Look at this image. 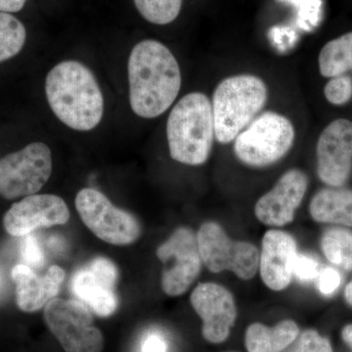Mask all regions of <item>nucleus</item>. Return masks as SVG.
Returning <instances> with one entry per match:
<instances>
[{
  "label": "nucleus",
  "mask_w": 352,
  "mask_h": 352,
  "mask_svg": "<svg viewBox=\"0 0 352 352\" xmlns=\"http://www.w3.org/2000/svg\"><path fill=\"white\" fill-rule=\"evenodd\" d=\"M129 102L138 117L154 119L170 109L182 88L177 60L164 44L147 39L129 59Z\"/></svg>",
  "instance_id": "1"
},
{
  "label": "nucleus",
  "mask_w": 352,
  "mask_h": 352,
  "mask_svg": "<svg viewBox=\"0 0 352 352\" xmlns=\"http://www.w3.org/2000/svg\"><path fill=\"white\" fill-rule=\"evenodd\" d=\"M45 94L52 112L69 129L91 131L101 122L103 94L92 72L80 62H61L51 69Z\"/></svg>",
  "instance_id": "2"
},
{
  "label": "nucleus",
  "mask_w": 352,
  "mask_h": 352,
  "mask_svg": "<svg viewBox=\"0 0 352 352\" xmlns=\"http://www.w3.org/2000/svg\"><path fill=\"white\" fill-rule=\"evenodd\" d=\"M171 159L187 166L208 161L215 138L212 102L207 95L192 92L173 107L166 124Z\"/></svg>",
  "instance_id": "3"
},
{
  "label": "nucleus",
  "mask_w": 352,
  "mask_h": 352,
  "mask_svg": "<svg viewBox=\"0 0 352 352\" xmlns=\"http://www.w3.org/2000/svg\"><path fill=\"white\" fill-rule=\"evenodd\" d=\"M267 98V87L258 76L237 75L222 80L212 102L215 139L221 144L233 142L258 117Z\"/></svg>",
  "instance_id": "4"
},
{
  "label": "nucleus",
  "mask_w": 352,
  "mask_h": 352,
  "mask_svg": "<svg viewBox=\"0 0 352 352\" xmlns=\"http://www.w3.org/2000/svg\"><path fill=\"white\" fill-rule=\"evenodd\" d=\"M296 131L288 118L276 112L258 115L234 140V153L251 168L272 166L283 159L295 142Z\"/></svg>",
  "instance_id": "5"
},
{
  "label": "nucleus",
  "mask_w": 352,
  "mask_h": 352,
  "mask_svg": "<svg viewBox=\"0 0 352 352\" xmlns=\"http://www.w3.org/2000/svg\"><path fill=\"white\" fill-rule=\"evenodd\" d=\"M197 235L201 261L210 272L230 271L242 280H251L258 271L259 251L252 243L234 241L223 227L205 222Z\"/></svg>",
  "instance_id": "6"
},
{
  "label": "nucleus",
  "mask_w": 352,
  "mask_h": 352,
  "mask_svg": "<svg viewBox=\"0 0 352 352\" xmlns=\"http://www.w3.org/2000/svg\"><path fill=\"white\" fill-rule=\"evenodd\" d=\"M44 321L66 352H101L103 333L89 307L80 300L53 298L44 307Z\"/></svg>",
  "instance_id": "7"
},
{
  "label": "nucleus",
  "mask_w": 352,
  "mask_h": 352,
  "mask_svg": "<svg viewBox=\"0 0 352 352\" xmlns=\"http://www.w3.org/2000/svg\"><path fill=\"white\" fill-rule=\"evenodd\" d=\"M76 208L87 228L108 244L131 245L140 237L141 226L136 217L115 207L98 190H80L76 197Z\"/></svg>",
  "instance_id": "8"
},
{
  "label": "nucleus",
  "mask_w": 352,
  "mask_h": 352,
  "mask_svg": "<svg viewBox=\"0 0 352 352\" xmlns=\"http://www.w3.org/2000/svg\"><path fill=\"white\" fill-rule=\"evenodd\" d=\"M52 173V155L43 142L0 159V196L7 200L34 195Z\"/></svg>",
  "instance_id": "9"
},
{
  "label": "nucleus",
  "mask_w": 352,
  "mask_h": 352,
  "mask_svg": "<svg viewBox=\"0 0 352 352\" xmlns=\"http://www.w3.org/2000/svg\"><path fill=\"white\" fill-rule=\"evenodd\" d=\"M164 264L162 288L170 296H182L195 282L201 270L197 235L187 227H179L157 249Z\"/></svg>",
  "instance_id": "10"
},
{
  "label": "nucleus",
  "mask_w": 352,
  "mask_h": 352,
  "mask_svg": "<svg viewBox=\"0 0 352 352\" xmlns=\"http://www.w3.org/2000/svg\"><path fill=\"white\" fill-rule=\"evenodd\" d=\"M317 175L329 187H342L352 173V122L338 119L321 132L316 146Z\"/></svg>",
  "instance_id": "11"
},
{
  "label": "nucleus",
  "mask_w": 352,
  "mask_h": 352,
  "mask_svg": "<svg viewBox=\"0 0 352 352\" xmlns=\"http://www.w3.org/2000/svg\"><path fill=\"white\" fill-rule=\"evenodd\" d=\"M190 302L203 323L204 339L214 344L226 342L237 319L232 293L222 285L201 283L192 292Z\"/></svg>",
  "instance_id": "12"
},
{
  "label": "nucleus",
  "mask_w": 352,
  "mask_h": 352,
  "mask_svg": "<svg viewBox=\"0 0 352 352\" xmlns=\"http://www.w3.org/2000/svg\"><path fill=\"white\" fill-rule=\"evenodd\" d=\"M117 266L106 258H96L87 268L78 270L72 279L71 288L78 300L85 303L95 314L109 317L115 314L118 298Z\"/></svg>",
  "instance_id": "13"
},
{
  "label": "nucleus",
  "mask_w": 352,
  "mask_h": 352,
  "mask_svg": "<svg viewBox=\"0 0 352 352\" xmlns=\"http://www.w3.org/2000/svg\"><path fill=\"white\" fill-rule=\"evenodd\" d=\"M69 219L63 199L51 194L25 197L7 210L3 219L6 232L23 237L41 227L63 226Z\"/></svg>",
  "instance_id": "14"
},
{
  "label": "nucleus",
  "mask_w": 352,
  "mask_h": 352,
  "mask_svg": "<svg viewBox=\"0 0 352 352\" xmlns=\"http://www.w3.org/2000/svg\"><path fill=\"white\" fill-rule=\"evenodd\" d=\"M308 187L307 175L293 168L286 171L273 188L256 201L254 214L264 226L283 227L295 219Z\"/></svg>",
  "instance_id": "15"
},
{
  "label": "nucleus",
  "mask_w": 352,
  "mask_h": 352,
  "mask_svg": "<svg viewBox=\"0 0 352 352\" xmlns=\"http://www.w3.org/2000/svg\"><path fill=\"white\" fill-rule=\"evenodd\" d=\"M295 238L286 231L270 229L264 234L259 252L258 270L263 284L271 291L288 288L298 256Z\"/></svg>",
  "instance_id": "16"
},
{
  "label": "nucleus",
  "mask_w": 352,
  "mask_h": 352,
  "mask_svg": "<svg viewBox=\"0 0 352 352\" xmlns=\"http://www.w3.org/2000/svg\"><path fill=\"white\" fill-rule=\"evenodd\" d=\"M16 286V302L22 311L34 312L59 294L66 273L57 265L50 266L43 276H39L30 266L18 264L11 271Z\"/></svg>",
  "instance_id": "17"
},
{
  "label": "nucleus",
  "mask_w": 352,
  "mask_h": 352,
  "mask_svg": "<svg viewBox=\"0 0 352 352\" xmlns=\"http://www.w3.org/2000/svg\"><path fill=\"white\" fill-rule=\"evenodd\" d=\"M309 214L318 223L352 227V190L342 187L321 189L310 201Z\"/></svg>",
  "instance_id": "18"
},
{
  "label": "nucleus",
  "mask_w": 352,
  "mask_h": 352,
  "mask_svg": "<svg viewBox=\"0 0 352 352\" xmlns=\"http://www.w3.org/2000/svg\"><path fill=\"white\" fill-rule=\"evenodd\" d=\"M300 335V328L293 320H284L274 327L252 323L245 333L248 352H282L292 346Z\"/></svg>",
  "instance_id": "19"
},
{
  "label": "nucleus",
  "mask_w": 352,
  "mask_h": 352,
  "mask_svg": "<svg viewBox=\"0 0 352 352\" xmlns=\"http://www.w3.org/2000/svg\"><path fill=\"white\" fill-rule=\"evenodd\" d=\"M318 64L319 71L325 78L352 71V32L326 43L319 54Z\"/></svg>",
  "instance_id": "20"
},
{
  "label": "nucleus",
  "mask_w": 352,
  "mask_h": 352,
  "mask_svg": "<svg viewBox=\"0 0 352 352\" xmlns=\"http://www.w3.org/2000/svg\"><path fill=\"white\" fill-rule=\"evenodd\" d=\"M320 247L329 263L342 270H352V232L344 228H331L322 235Z\"/></svg>",
  "instance_id": "21"
},
{
  "label": "nucleus",
  "mask_w": 352,
  "mask_h": 352,
  "mask_svg": "<svg viewBox=\"0 0 352 352\" xmlns=\"http://www.w3.org/2000/svg\"><path fill=\"white\" fill-rule=\"evenodd\" d=\"M24 25L9 13L0 12V63L11 59L24 47Z\"/></svg>",
  "instance_id": "22"
},
{
  "label": "nucleus",
  "mask_w": 352,
  "mask_h": 352,
  "mask_svg": "<svg viewBox=\"0 0 352 352\" xmlns=\"http://www.w3.org/2000/svg\"><path fill=\"white\" fill-rule=\"evenodd\" d=\"M134 3L139 13L148 22L168 25L179 15L182 0H134Z\"/></svg>",
  "instance_id": "23"
},
{
  "label": "nucleus",
  "mask_w": 352,
  "mask_h": 352,
  "mask_svg": "<svg viewBox=\"0 0 352 352\" xmlns=\"http://www.w3.org/2000/svg\"><path fill=\"white\" fill-rule=\"evenodd\" d=\"M286 352H333V347L330 340L316 330H307L298 335Z\"/></svg>",
  "instance_id": "24"
},
{
  "label": "nucleus",
  "mask_w": 352,
  "mask_h": 352,
  "mask_svg": "<svg viewBox=\"0 0 352 352\" xmlns=\"http://www.w3.org/2000/svg\"><path fill=\"white\" fill-rule=\"evenodd\" d=\"M324 95L333 105H344L352 98V78L346 75L331 78L324 88Z\"/></svg>",
  "instance_id": "25"
},
{
  "label": "nucleus",
  "mask_w": 352,
  "mask_h": 352,
  "mask_svg": "<svg viewBox=\"0 0 352 352\" xmlns=\"http://www.w3.org/2000/svg\"><path fill=\"white\" fill-rule=\"evenodd\" d=\"M320 264L314 256L310 254H298L295 266H294V276L298 278L300 282L314 281L320 274Z\"/></svg>",
  "instance_id": "26"
},
{
  "label": "nucleus",
  "mask_w": 352,
  "mask_h": 352,
  "mask_svg": "<svg viewBox=\"0 0 352 352\" xmlns=\"http://www.w3.org/2000/svg\"><path fill=\"white\" fill-rule=\"evenodd\" d=\"M21 254L28 265L41 267L44 263V254L41 245L34 236H27L21 247Z\"/></svg>",
  "instance_id": "27"
},
{
  "label": "nucleus",
  "mask_w": 352,
  "mask_h": 352,
  "mask_svg": "<svg viewBox=\"0 0 352 352\" xmlns=\"http://www.w3.org/2000/svg\"><path fill=\"white\" fill-rule=\"evenodd\" d=\"M342 284V276L339 271L333 267H325L321 270L317 278V287L322 295L333 296Z\"/></svg>",
  "instance_id": "28"
},
{
  "label": "nucleus",
  "mask_w": 352,
  "mask_h": 352,
  "mask_svg": "<svg viewBox=\"0 0 352 352\" xmlns=\"http://www.w3.org/2000/svg\"><path fill=\"white\" fill-rule=\"evenodd\" d=\"M168 344L159 333H150L143 340L140 352H166Z\"/></svg>",
  "instance_id": "29"
},
{
  "label": "nucleus",
  "mask_w": 352,
  "mask_h": 352,
  "mask_svg": "<svg viewBox=\"0 0 352 352\" xmlns=\"http://www.w3.org/2000/svg\"><path fill=\"white\" fill-rule=\"evenodd\" d=\"M27 0H0V12L15 13L22 10Z\"/></svg>",
  "instance_id": "30"
},
{
  "label": "nucleus",
  "mask_w": 352,
  "mask_h": 352,
  "mask_svg": "<svg viewBox=\"0 0 352 352\" xmlns=\"http://www.w3.org/2000/svg\"><path fill=\"white\" fill-rule=\"evenodd\" d=\"M342 340L352 349V324L344 326L342 331Z\"/></svg>",
  "instance_id": "31"
},
{
  "label": "nucleus",
  "mask_w": 352,
  "mask_h": 352,
  "mask_svg": "<svg viewBox=\"0 0 352 352\" xmlns=\"http://www.w3.org/2000/svg\"><path fill=\"white\" fill-rule=\"evenodd\" d=\"M344 300L349 307H352V280L344 289Z\"/></svg>",
  "instance_id": "32"
},
{
  "label": "nucleus",
  "mask_w": 352,
  "mask_h": 352,
  "mask_svg": "<svg viewBox=\"0 0 352 352\" xmlns=\"http://www.w3.org/2000/svg\"><path fill=\"white\" fill-rule=\"evenodd\" d=\"M229 352H235V351H229Z\"/></svg>",
  "instance_id": "33"
}]
</instances>
